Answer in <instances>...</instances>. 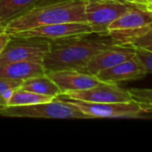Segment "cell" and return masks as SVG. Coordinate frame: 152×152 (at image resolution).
<instances>
[{
    "instance_id": "ba28073f",
    "label": "cell",
    "mask_w": 152,
    "mask_h": 152,
    "mask_svg": "<svg viewBox=\"0 0 152 152\" xmlns=\"http://www.w3.org/2000/svg\"><path fill=\"white\" fill-rule=\"evenodd\" d=\"M59 98L82 101L93 103L106 102H127L132 101L128 90L120 87L117 84L100 82L98 85L81 91L69 92Z\"/></svg>"
},
{
    "instance_id": "3957f363",
    "label": "cell",
    "mask_w": 152,
    "mask_h": 152,
    "mask_svg": "<svg viewBox=\"0 0 152 152\" xmlns=\"http://www.w3.org/2000/svg\"><path fill=\"white\" fill-rule=\"evenodd\" d=\"M0 117L52 119H87L88 118L67 100L55 98L51 102L27 106L0 107Z\"/></svg>"
},
{
    "instance_id": "277c9868",
    "label": "cell",
    "mask_w": 152,
    "mask_h": 152,
    "mask_svg": "<svg viewBox=\"0 0 152 152\" xmlns=\"http://www.w3.org/2000/svg\"><path fill=\"white\" fill-rule=\"evenodd\" d=\"M136 7L142 6L123 0H87L86 20L94 34L108 36L109 26L122 14Z\"/></svg>"
},
{
    "instance_id": "ac0fdd59",
    "label": "cell",
    "mask_w": 152,
    "mask_h": 152,
    "mask_svg": "<svg viewBox=\"0 0 152 152\" xmlns=\"http://www.w3.org/2000/svg\"><path fill=\"white\" fill-rule=\"evenodd\" d=\"M22 81L0 77V107L8 105L13 92L20 88Z\"/></svg>"
},
{
    "instance_id": "7402d4cb",
    "label": "cell",
    "mask_w": 152,
    "mask_h": 152,
    "mask_svg": "<svg viewBox=\"0 0 152 152\" xmlns=\"http://www.w3.org/2000/svg\"><path fill=\"white\" fill-rule=\"evenodd\" d=\"M123 1H126V2H128V3H131V4H136V5H139V6H142L143 8H146L150 11H152V8H151L146 0H123Z\"/></svg>"
},
{
    "instance_id": "52a82bcc",
    "label": "cell",
    "mask_w": 152,
    "mask_h": 152,
    "mask_svg": "<svg viewBox=\"0 0 152 152\" xmlns=\"http://www.w3.org/2000/svg\"><path fill=\"white\" fill-rule=\"evenodd\" d=\"M91 33H93L92 29L86 22H65L41 26L9 35L14 38H36L54 41Z\"/></svg>"
},
{
    "instance_id": "d6986e66",
    "label": "cell",
    "mask_w": 152,
    "mask_h": 152,
    "mask_svg": "<svg viewBox=\"0 0 152 152\" xmlns=\"http://www.w3.org/2000/svg\"><path fill=\"white\" fill-rule=\"evenodd\" d=\"M134 57L143 68L146 74H151L152 71V51L134 49Z\"/></svg>"
},
{
    "instance_id": "5b68a950",
    "label": "cell",
    "mask_w": 152,
    "mask_h": 152,
    "mask_svg": "<svg viewBox=\"0 0 152 152\" xmlns=\"http://www.w3.org/2000/svg\"><path fill=\"white\" fill-rule=\"evenodd\" d=\"M61 99L67 100L68 102L75 105L88 118H144V116L148 115L139 104L133 101L127 102L93 103L67 98Z\"/></svg>"
},
{
    "instance_id": "7c38bea8",
    "label": "cell",
    "mask_w": 152,
    "mask_h": 152,
    "mask_svg": "<svg viewBox=\"0 0 152 152\" xmlns=\"http://www.w3.org/2000/svg\"><path fill=\"white\" fill-rule=\"evenodd\" d=\"M45 74L41 61H15L0 65V77L24 81Z\"/></svg>"
},
{
    "instance_id": "9a60e30c",
    "label": "cell",
    "mask_w": 152,
    "mask_h": 152,
    "mask_svg": "<svg viewBox=\"0 0 152 152\" xmlns=\"http://www.w3.org/2000/svg\"><path fill=\"white\" fill-rule=\"evenodd\" d=\"M20 88L53 98H58L61 95V92L58 86L52 79L46 76V74L36 76L22 81Z\"/></svg>"
},
{
    "instance_id": "4fadbf2b",
    "label": "cell",
    "mask_w": 152,
    "mask_h": 152,
    "mask_svg": "<svg viewBox=\"0 0 152 152\" xmlns=\"http://www.w3.org/2000/svg\"><path fill=\"white\" fill-rule=\"evenodd\" d=\"M152 24V11L136 7L131 9L114 20L108 28V33L111 30L131 29Z\"/></svg>"
},
{
    "instance_id": "8992f818",
    "label": "cell",
    "mask_w": 152,
    "mask_h": 152,
    "mask_svg": "<svg viewBox=\"0 0 152 152\" xmlns=\"http://www.w3.org/2000/svg\"><path fill=\"white\" fill-rule=\"evenodd\" d=\"M50 41L36 38L11 37L0 53V65L15 61H43Z\"/></svg>"
},
{
    "instance_id": "603a6c76",
    "label": "cell",
    "mask_w": 152,
    "mask_h": 152,
    "mask_svg": "<svg viewBox=\"0 0 152 152\" xmlns=\"http://www.w3.org/2000/svg\"><path fill=\"white\" fill-rule=\"evenodd\" d=\"M146 2H147V4H148V5L152 8V0H146Z\"/></svg>"
},
{
    "instance_id": "8fae6325",
    "label": "cell",
    "mask_w": 152,
    "mask_h": 152,
    "mask_svg": "<svg viewBox=\"0 0 152 152\" xmlns=\"http://www.w3.org/2000/svg\"><path fill=\"white\" fill-rule=\"evenodd\" d=\"M134 56V49L118 45L95 55L81 70L91 75H96L102 70L114 67Z\"/></svg>"
},
{
    "instance_id": "7a4b0ae2",
    "label": "cell",
    "mask_w": 152,
    "mask_h": 152,
    "mask_svg": "<svg viewBox=\"0 0 152 152\" xmlns=\"http://www.w3.org/2000/svg\"><path fill=\"white\" fill-rule=\"evenodd\" d=\"M86 2L87 0H40L11 20L3 30L11 34L51 24L86 22Z\"/></svg>"
},
{
    "instance_id": "ffe728a7",
    "label": "cell",
    "mask_w": 152,
    "mask_h": 152,
    "mask_svg": "<svg viewBox=\"0 0 152 152\" xmlns=\"http://www.w3.org/2000/svg\"><path fill=\"white\" fill-rule=\"evenodd\" d=\"M133 49H144L152 51V30L138 37L130 45Z\"/></svg>"
},
{
    "instance_id": "9c48e42d",
    "label": "cell",
    "mask_w": 152,
    "mask_h": 152,
    "mask_svg": "<svg viewBox=\"0 0 152 152\" xmlns=\"http://www.w3.org/2000/svg\"><path fill=\"white\" fill-rule=\"evenodd\" d=\"M45 74L55 83L61 92V94L69 92L86 90L101 82L96 76L77 69L55 70L46 72Z\"/></svg>"
},
{
    "instance_id": "44dd1931",
    "label": "cell",
    "mask_w": 152,
    "mask_h": 152,
    "mask_svg": "<svg viewBox=\"0 0 152 152\" xmlns=\"http://www.w3.org/2000/svg\"><path fill=\"white\" fill-rule=\"evenodd\" d=\"M10 39H11V37L7 32L4 30L0 31V53H2V51L4 50V48L5 47V45H7Z\"/></svg>"
},
{
    "instance_id": "5bb4252c",
    "label": "cell",
    "mask_w": 152,
    "mask_h": 152,
    "mask_svg": "<svg viewBox=\"0 0 152 152\" xmlns=\"http://www.w3.org/2000/svg\"><path fill=\"white\" fill-rule=\"evenodd\" d=\"M40 0H0V31Z\"/></svg>"
},
{
    "instance_id": "6da1fadb",
    "label": "cell",
    "mask_w": 152,
    "mask_h": 152,
    "mask_svg": "<svg viewBox=\"0 0 152 152\" xmlns=\"http://www.w3.org/2000/svg\"><path fill=\"white\" fill-rule=\"evenodd\" d=\"M116 46L109 36L94 33L50 41L42 63L45 73L62 69L82 70L99 53Z\"/></svg>"
},
{
    "instance_id": "2e32d148",
    "label": "cell",
    "mask_w": 152,
    "mask_h": 152,
    "mask_svg": "<svg viewBox=\"0 0 152 152\" xmlns=\"http://www.w3.org/2000/svg\"><path fill=\"white\" fill-rule=\"evenodd\" d=\"M53 97L42 95L38 94H35L27 90H23L21 88L16 89L12 97L9 100L7 106H27V105H33L37 103L48 102L53 101Z\"/></svg>"
},
{
    "instance_id": "e0dca14e",
    "label": "cell",
    "mask_w": 152,
    "mask_h": 152,
    "mask_svg": "<svg viewBox=\"0 0 152 152\" xmlns=\"http://www.w3.org/2000/svg\"><path fill=\"white\" fill-rule=\"evenodd\" d=\"M131 100L141 106L147 113L151 114L152 110V91L147 88H131L128 89Z\"/></svg>"
},
{
    "instance_id": "30bf717a",
    "label": "cell",
    "mask_w": 152,
    "mask_h": 152,
    "mask_svg": "<svg viewBox=\"0 0 152 152\" xmlns=\"http://www.w3.org/2000/svg\"><path fill=\"white\" fill-rule=\"evenodd\" d=\"M146 75L145 70L134 56L122 63L100 71L95 76L102 82L118 85L121 82L142 79Z\"/></svg>"
}]
</instances>
